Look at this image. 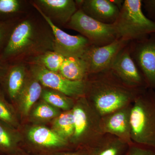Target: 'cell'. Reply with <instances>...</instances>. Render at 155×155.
Instances as JSON below:
<instances>
[{
  "label": "cell",
  "mask_w": 155,
  "mask_h": 155,
  "mask_svg": "<svg viewBox=\"0 0 155 155\" xmlns=\"http://www.w3.org/2000/svg\"><path fill=\"white\" fill-rule=\"evenodd\" d=\"M84 97L102 116L131 105L147 88L128 86L110 69L89 74Z\"/></svg>",
  "instance_id": "6da1fadb"
},
{
  "label": "cell",
  "mask_w": 155,
  "mask_h": 155,
  "mask_svg": "<svg viewBox=\"0 0 155 155\" xmlns=\"http://www.w3.org/2000/svg\"><path fill=\"white\" fill-rule=\"evenodd\" d=\"M53 36L50 37L30 19L19 22L14 28L3 53L8 59L53 51Z\"/></svg>",
  "instance_id": "7a4b0ae2"
},
{
  "label": "cell",
  "mask_w": 155,
  "mask_h": 155,
  "mask_svg": "<svg viewBox=\"0 0 155 155\" xmlns=\"http://www.w3.org/2000/svg\"><path fill=\"white\" fill-rule=\"evenodd\" d=\"M133 142L155 148V91L147 88L131 104L130 116Z\"/></svg>",
  "instance_id": "3957f363"
},
{
  "label": "cell",
  "mask_w": 155,
  "mask_h": 155,
  "mask_svg": "<svg viewBox=\"0 0 155 155\" xmlns=\"http://www.w3.org/2000/svg\"><path fill=\"white\" fill-rule=\"evenodd\" d=\"M142 0H125L114 24L119 38L139 40L155 33V22L142 11Z\"/></svg>",
  "instance_id": "277c9868"
},
{
  "label": "cell",
  "mask_w": 155,
  "mask_h": 155,
  "mask_svg": "<svg viewBox=\"0 0 155 155\" xmlns=\"http://www.w3.org/2000/svg\"><path fill=\"white\" fill-rule=\"evenodd\" d=\"M72 111L75 130L71 140L75 144L84 143L86 148L104 134L101 128V116L85 97L75 100Z\"/></svg>",
  "instance_id": "5b68a950"
},
{
  "label": "cell",
  "mask_w": 155,
  "mask_h": 155,
  "mask_svg": "<svg viewBox=\"0 0 155 155\" xmlns=\"http://www.w3.org/2000/svg\"><path fill=\"white\" fill-rule=\"evenodd\" d=\"M68 28L79 32L92 45L103 46L119 38L114 24L97 21L78 9L67 24Z\"/></svg>",
  "instance_id": "8992f818"
},
{
  "label": "cell",
  "mask_w": 155,
  "mask_h": 155,
  "mask_svg": "<svg viewBox=\"0 0 155 155\" xmlns=\"http://www.w3.org/2000/svg\"><path fill=\"white\" fill-rule=\"evenodd\" d=\"M30 69L31 75L46 87L75 100L85 95V80H69L59 72H52L45 67L35 64H31Z\"/></svg>",
  "instance_id": "52a82bcc"
},
{
  "label": "cell",
  "mask_w": 155,
  "mask_h": 155,
  "mask_svg": "<svg viewBox=\"0 0 155 155\" xmlns=\"http://www.w3.org/2000/svg\"><path fill=\"white\" fill-rule=\"evenodd\" d=\"M130 54L148 88L155 91V33L130 42Z\"/></svg>",
  "instance_id": "ba28073f"
},
{
  "label": "cell",
  "mask_w": 155,
  "mask_h": 155,
  "mask_svg": "<svg viewBox=\"0 0 155 155\" xmlns=\"http://www.w3.org/2000/svg\"><path fill=\"white\" fill-rule=\"evenodd\" d=\"M35 7L45 20L52 32L53 51L64 58H82L92 45L88 40L81 35H71L65 32L53 23L37 7Z\"/></svg>",
  "instance_id": "9c48e42d"
},
{
  "label": "cell",
  "mask_w": 155,
  "mask_h": 155,
  "mask_svg": "<svg viewBox=\"0 0 155 155\" xmlns=\"http://www.w3.org/2000/svg\"><path fill=\"white\" fill-rule=\"evenodd\" d=\"M130 42L119 38L103 46L91 45L82 58L87 64L89 74L110 69L115 57Z\"/></svg>",
  "instance_id": "30bf717a"
},
{
  "label": "cell",
  "mask_w": 155,
  "mask_h": 155,
  "mask_svg": "<svg viewBox=\"0 0 155 155\" xmlns=\"http://www.w3.org/2000/svg\"><path fill=\"white\" fill-rule=\"evenodd\" d=\"M129 44L118 53L109 69L128 86L148 88L143 76L131 57Z\"/></svg>",
  "instance_id": "8fae6325"
},
{
  "label": "cell",
  "mask_w": 155,
  "mask_h": 155,
  "mask_svg": "<svg viewBox=\"0 0 155 155\" xmlns=\"http://www.w3.org/2000/svg\"><path fill=\"white\" fill-rule=\"evenodd\" d=\"M131 104L101 116V128L103 134L115 136L128 145L133 142L130 122Z\"/></svg>",
  "instance_id": "7c38bea8"
},
{
  "label": "cell",
  "mask_w": 155,
  "mask_h": 155,
  "mask_svg": "<svg viewBox=\"0 0 155 155\" xmlns=\"http://www.w3.org/2000/svg\"><path fill=\"white\" fill-rule=\"evenodd\" d=\"M34 3L53 23L62 25H67L78 9L73 0H37Z\"/></svg>",
  "instance_id": "4fadbf2b"
},
{
  "label": "cell",
  "mask_w": 155,
  "mask_h": 155,
  "mask_svg": "<svg viewBox=\"0 0 155 155\" xmlns=\"http://www.w3.org/2000/svg\"><path fill=\"white\" fill-rule=\"evenodd\" d=\"M78 7L89 17L97 21L114 24L119 16L120 9L112 0L75 1Z\"/></svg>",
  "instance_id": "5bb4252c"
},
{
  "label": "cell",
  "mask_w": 155,
  "mask_h": 155,
  "mask_svg": "<svg viewBox=\"0 0 155 155\" xmlns=\"http://www.w3.org/2000/svg\"><path fill=\"white\" fill-rule=\"evenodd\" d=\"M128 144L115 136L104 134L92 144L85 148V155H123Z\"/></svg>",
  "instance_id": "9a60e30c"
},
{
  "label": "cell",
  "mask_w": 155,
  "mask_h": 155,
  "mask_svg": "<svg viewBox=\"0 0 155 155\" xmlns=\"http://www.w3.org/2000/svg\"><path fill=\"white\" fill-rule=\"evenodd\" d=\"M42 91L41 84L31 74L30 77H27L25 85L17 99L22 114L28 115L34 104L41 97Z\"/></svg>",
  "instance_id": "2e32d148"
},
{
  "label": "cell",
  "mask_w": 155,
  "mask_h": 155,
  "mask_svg": "<svg viewBox=\"0 0 155 155\" xmlns=\"http://www.w3.org/2000/svg\"><path fill=\"white\" fill-rule=\"evenodd\" d=\"M28 136L31 141L42 146L60 147L69 144V141L54 130L42 126L31 128L28 131Z\"/></svg>",
  "instance_id": "e0dca14e"
},
{
  "label": "cell",
  "mask_w": 155,
  "mask_h": 155,
  "mask_svg": "<svg viewBox=\"0 0 155 155\" xmlns=\"http://www.w3.org/2000/svg\"><path fill=\"white\" fill-rule=\"evenodd\" d=\"M59 73L69 80H85L89 75L86 61L82 58H65Z\"/></svg>",
  "instance_id": "ac0fdd59"
},
{
  "label": "cell",
  "mask_w": 155,
  "mask_h": 155,
  "mask_svg": "<svg viewBox=\"0 0 155 155\" xmlns=\"http://www.w3.org/2000/svg\"><path fill=\"white\" fill-rule=\"evenodd\" d=\"M6 87L11 100H17L27 78L25 66L17 65L11 67L7 73Z\"/></svg>",
  "instance_id": "d6986e66"
},
{
  "label": "cell",
  "mask_w": 155,
  "mask_h": 155,
  "mask_svg": "<svg viewBox=\"0 0 155 155\" xmlns=\"http://www.w3.org/2000/svg\"><path fill=\"white\" fill-rule=\"evenodd\" d=\"M53 128L56 133L68 141L72 139L75 130L72 110L65 111L57 116L53 122Z\"/></svg>",
  "instance_id": "ffe728a7"
},
{
  "label": "cell",
  "mask_w": 155,
  "mask_h": 155,
  "mask_svg": "<svg viewBox=\"0 0 155 155\" xmlns=\"http://www.w3.org/2000/svg\"><path fill=\"white\" fill-rule=\"evenodd\" d=\"M42 98L45 102L64 111L72 110L75 99L52 89L43 90Z\"/></svg>",
  "instance_id": "44dd1931"
},
{
  "label": "cell",
  "mask_w": 155,
  "mask_h": 155,
  "mask_svg": "<svg viewBox=\"0 0 155 155\" xmlns=\"http://www.w3.org/2000/svg\"><path fill=\"white\" fill-rule=\"evenodd\" d=\"M65 58L54 51H49L35 57L31 63V64L45 67L52 72H59Z\"/></svg>",
  "instance_id": "7402d4cb"
},
{
  "label": "cell",
  "mask_w": 155,
  "mask_h": 155,
  "mask_svg": "<svg viewBox=\"0 0 155 155\" xmlns=\"http://www.w3.org/2000/svg\"><path fill=\"white\" fill-rule=\"evenodd\" d=\"M9 126L0 121V147L5 149L14 147L17 141L16 135Z\"/></svg>",
  "instance_id": "603a6c76"
},
{
  "label": "cell",
  "mask_w": 155,
  "mask_h": 155,
  "mask_svg": "<svg viewBox=\"0 0 155 155\" xmlns=\"http://www.w3.org/2000/svg\"><path fill=\"white\" fill-rule=\"evenodd\" d=\"M32 116L36 119L46 120L56 118L60 115V111L57 108L48 103H41L34 109Z\"/></svg>",
  "instance_id": "cb8c5ba5"
},
{
  "label": "cell",
  "mask_w": 155,
  "mask_h": 155,
  "mask_svg": "<svg viewBox=\"0 0 155 155\" xmlns=\"http://www.w3.org/2000/svg\"><path fill=\"white\" fill-rule=\"evenodd\" d=\"M0 121L10 125L15 126L17 124L16 117L13 109L0 94Z\"/></svg>",
  "instance_id": "d4e9b609"
},
{
  "label": "cell",
  "mask_w": 155,
  "mask_h": 155,
  "mask_svg": "<svg viewBox=\"0 0 155 155\" xmlns=\"http://www.w3.org/2000/svg\"><path fill=\"white\" fill-rule=\"evenodd\" d=\"M123 155H155V148L132 142Z\"/></svg>",
  "instance_id": "484cf974"
},
{
  "label": "cell",
  "mask_w": 155,
  "mask_h": 155,
  "mask_svg": "<svg viewBox=\"0 0 155 155\" xmlns=\"http://www.w3.org/2000/svg\"><path fill=\"white\" fill-rule=\"evenodd\" d=\"M20 2L18 0H0V13L11 14L19 11Z\"/></svg>",
  "instance_id": "4316f807"
},
{
  "label": "cell",
  "mask_w": 155,
  "mask_h": 155,
  "mask_svg": "<svg viewBox=\"0 0 155 155\" xmlns=\"http://www.w3.org/2000/svg\"><path fill=\"white\" fill-rule=\"evenodd\" d=\"M142 2L147 12V17L155 22V0H142Z\"/></svg>",
  "instance_id": "83f0119b"
},
{
  "label": "cell",
  "mask_w": 155,
  "mask_h": 155,
  "mask_svg": "<svg viewBox=\"0 0 155 155\" xmlns=\"http://www.w3.org/2000/svg\"><path fill=\"white\" fill-rule=\"evenodd\" d=\"M5 29L4 27L0 24V47H1V45L4 39V37L5 35Z\"/></svg>",
  "instance_id": "f1b7e54d"
},
{
  "label": "cell",
  "mask_w": 155,
  "mask_h": 155,
  "mask_svg": "<svg viewBox=\"0 0 155 155\" xmlns=\"http://www.w3.org/2000/svg\"><path fill=\"white\" fill-rule=\"evenodd\" d=\"M7 74L6 67L0 61V78Z\"/></svg>",
  "instance_id": "f546056e"
},
{
  "label": "cell",
  "mask_w": 155,
  "mask_h": 155,
  "mask_svg": "<svg viewBox=\"0 0 155 155\" xmlns=\"http://www.w3.org/2000/svg\"><path fill=\"white\" fill-rule=\"evenodd\" d=\"M63 155H85L84 152L83 153H66Z\"/></svg>",
  "instance_id": "4dcf8cb0"
}]
</instances>
